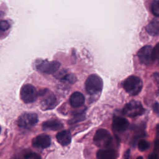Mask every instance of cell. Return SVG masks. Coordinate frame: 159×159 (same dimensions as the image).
Masks as SVG:
<instances>
[{"label":"cell","mask_w":159,"mask_h":159,"mask_svg":"<svg viewBox=\"0 0 159 159\" xmlns=\"http://www.w3.org/2000/svg\"><path fill=\"white\" fill-rule=\"evenodd\" d=\"M103 86V82L100 76L93 74L89 75L85 82V89L88 94L94 95L99 93Z\"/></svg>","instance_id":"6da1fadb"},{"label":"cell","mask_w":159,"mask_h":159,"mask_svg":"<svg viewBox=\"0 0 159 159\" xmlns=\"http://www.w3.org/2000/svg\"><path fill=\"white\" fill-rule=\"evenodd\" d=\"M123 88L129 94L135 96L142 90V81L138 76H130L123 82Z\"/></svg>","instance_id":"7a4b0ae2"},{"label":"cell","mask_w":159,"mask_h":159,"mask_svg":"<svg viewBox=\"0 0 159 159\" xmlns=\"http://www.w3.org/2000/svg\"><path fill=\"white\" fill-rule=\"evenodd\" d=\"M145 111L142 104L137 101H131L125 104L122 109L124 115L130 117H135L142 115Z\"/></svg>","instance_id":"3957f363"},{"label":"cell","mask_w":159,"mask_h":159,"mask_svg":"<svg viewBox=\"0 0 159 159\" xmlns=\"http://www.w3.org/2000/svg\"><path fill=\"white\" fill-rule=\"evenodd\" d=\"M93 141L98 147H107L112 142V137L107 130L100 129L96 132Z\"/></svg>","instance_id":"277c9868"},{"label":"cell","mask_w":159,"mask_h":159,"mask_svg":"<svg viewBox=\"0 0 159 159\" xmlns=\"http://www.w3.org/2000/svg\"><path fill=\"white\" fill-rule=\"evenodd\" d=\"M20 96L25 103H31L34 102L38 96L36 88L32 84H24L20 89Z\"/></svg>","instance_id":"5b68a950"},{"label":"cell","mask_w":159,"mask_h":159,"mask_svg":"<svg viewBox=\"0 0 159 159\" xmlns=\"http://www.w3.org/2000/svg\"><path fill=\"white\" fill-rule=\"evenodd\" d=\"M40 106L42 110H50L56 106L57 99L52 93L45 89L40 93Z\"/></svg>","instance_id":"8992f818"},{"label":"cell","mask_w":159,"mask_h":159,"mask_svg":"<svg viewBox=\"0 0 159 159\" xmlns=\"http://www.w3.org/2000/svg\"><path fill=\"white\" fill-rule=\"evenodd\" d=\"M38 121L37 115L34 112H25L18 119L17 124L22 129H30L34 126Z\"/></svg>","instance_id":"52a82bcc"},{"label":"cell","mask_w":159,"mask_h":159,"mask_svg":"<svg viewBox=\"0 0 159 159\" xmlns=\"http://www.w3.org/2000/svg\"><path fill=\"white\" fill-rule=\"evenodd\" d=\"M60 63L57 61L40 60L36 65L37 69L42 73L52 74L56 72L60 68Z\"/></svg>","instance_id":"ba28073f"},{"label":"cell","mask_w":159,"mask_h":159,"mask_svg":"<svg viewBox=\"0 0 159 159\" xmlns=\"http://www.w3.org/2000/svg\"><path fill=\"white\" fill-rule=\"evenodd\" d=\"M153 48L150 45H146L139 50L137 56L140 61L145 65H151L153 62Z\"/></svg>","instance_id":"9c48e42d"},{"label":"cell","mask_w":159,"mask_h":159,"mask_svg":"<svg viewBox=\"0 0 159 159\" xmlns=\"http://www.w3.org/2000/svg\"><path fill=\"white\" fill-rule=\"evenodd\" d=\"M51 144L50 137L46 134H40L34 138L32 140V145L35 148H46Z\"/></svg>","instance_id":"30bf717a"},{"label":"cell","mask_w":159,"mask_h":159,"mask_svg":"<svg viewBox=\"0 0 159 159\" xmlns=\"http://www.w3.org/2000/svg\"><path fill=\"white\" fill-rule=\"evenodd\" d=\"M129 126V121L122 117L115 116L112 120V129L117 132L125 131Z\"/></svg>","instance_id":"8fae6325"},{"label":"cell","mask_w":159,"mask_h":159,"mask_svg":"<svg viewBox=\"0 0 159 159\" xmlns=\"http://www.w3.org/2000/svg\"><path fill=\"white\" fill-rule=\"evenodd\" d=\"M85 101L84 95L78 91L74 92L70 98V105L75 108L80 107L83 105Z\"/></svg>","instance_id":"7c38bea8"},{"label":"cell","mask_w":159,"mask_h":159,"mask_svg":"<svg viewBox=\"0 0 159 159\" xmlns=\"http://www.w3.org/2000/svg\"><path fill=\"white\" fill-rule=\"evenodd\" d=\"M57 140L63 146H66L71 142V135L67 130H62L57 134Z\"/></svg>","instance_id":"4fadbf2b"},{"label":"cell","mask_w":159,"mask_h":159,"mask_svg":"<svg viewBox=\"0 0 159 159\" xmlns=\"http://www.w3.org/2000/svg\"><path fill=\"white\" fill-rule=\"evenodd\" d=\"M96 157L98 159H115L116 153L112 149H101L97 152Z\"/></svg>","instance_id":"5bb4252c"},{"label":"cell","mask_w":159,"mask_h":159,"mask_svg":"<svg viewBox=\"0 0 159 159\" xmlns=\"http://www.w3.org/2000/svg\"><path fill=\"white\" fill-rule=\"evenodd\" d=\"M63 127L62 124L57 120H49L42 124V128L44 130H57Z\"/></svg>","instance_id":"9a60e30c"},{"label":"cell","mask_w":159,"mask_h":159,"mask_svg":"<svg viewBox=\"0 0 159 159\" xmlns=\"http://www.w3.org/2000/svg\"><path fill=\"white\" fill-rule=\"evenodd\" d=\"M146 30L147 32L153 36L159 35V20H152L146 27Z\"/></svg>","instance_id":"2e32d148"},{"label":"cell","mask_w":159,"mask_h":159,"mask_svg":"<svg viewBox=\"0 0 159 159\" xmlns=\"http://www.w3.org/2000/svg\"><path fill=\"white\" fill-rule=\"evenodd\" d=\"M151 11L155 16L159 17V0L153 1L151 5Z\"/></svg>","instance_id":"e0dca14e"},{"label":"cell","mask_w":159,"mask_h":159,"mask_svg":"<svg viewBox=\"0 0 159 159\" xmlns=\"http://www.w3.org/2000/svg\"><path fill=\"white\" fill-rule=\"evenodd\" d=\"M152 57L153 61L156 62L159 65V43L153 48Z\"/></svg>","instance_id":"ac0fdd59"},{"label":"cell","mask_w":159,"mask_h":159,"mask_svg":"<svg viewBox=\"0 0 159 159\" xmlns=\"http://www.w3.org/2000/svg\"><path fill=\"white\" fill-rule=\"evenodd\" d=\"M20 159H41L39 155L34 152H29L25 153Z\"/></svg>","instance_id":"d6986e66"},{"label":"cell","mask_w":159,"mask_h":159,"mask_svg":"<svg viewBox=\"0 0 159 159\" xmlns=\"http://www.w3.org/2000/svg\"><path fill=\"white\" fill-rule=\"evenodd\" d=\"M148 147H149V143L147 141H145L144 140H141L138 143V148L141 152L145 151Z\"/></svg>","instance_id":"ffe728a7"},{"label":"cell","mask_w":159,"mask_h":159,"mask_svg":"<svg viewBox=\"0 0 159 159\" xmlns=\"http://www.w3.org/2000/svg\"><path fill=\"white\" fill-rule=\"evenodd\" d=\"M155 150L156 153H159V124L157 127V137L155 141Z\"/></svg>","instance_id":"44dd1931"},{"label":"cell","mask_w":159,"mask_h":159,"mask_svg":"<svg viewBox=\"0 0 159 159\" xmlns=\"http://www.w3.org/2000/svg\"><path fill=\"white\" fill-rule=\"evenodd\" d=\"M9 24L7 21L6 20H1V24H0V27H1V30L2 31H5L6 30H7L9 28Z\"/></svg>","instance_id":"7402d4cb"},{"label":"cell","mask_w":159,"mask_h":159,"mask_svg":"<svg viewBox=\"0 0 159 159\" xmlns=\"http://www.w3.org/2000/svg\"><path fill=\"white\" fill-rule=\"evenodd\" d=\"M153 108V111H154L155 113L157 114V115H159V104L157 102L155 103Z\"/></svg>","instance_id":"603a6c76"},{"label":"cell","mask_w":159,"mask_h":159,"mask_svg":"<svg viewBox=\"0 0 159 159\" xmlns=\"http://www.w3.org/2000/svg\"><path fill=\"white\" fill-rule=\"evenodd\" d=\"M148 159H159L157 153H152L149 155Z\"/></svg>","instance_id":"cb8c5ba5"},{"label":"cell","mask_w":159,"mask_h":159,"mask_svg":"<svg viewBox=\"0 0 159 159\" xmlns=\"http://www.w3.org/2000/svg\"><path fill=\"white\" fill-rule=\"evenodd\" d=\"M130 157V150H127L124 154V159H129Z\"/></svg>","instance_id":"d4e9b609"},{"label":"cell","mask_w":159,"mask_h":159,"mask_svg":"<svg viewBox=\"0 0 159 159\" xmlns=\"http://www.w3.org/2000/svg\"><path fill=\"white\" fill-rule=\"evenodd\" d=\"M136 159H143V157H138Z\"/></svg>","instance_id":"484cf974"}]
</instances>
